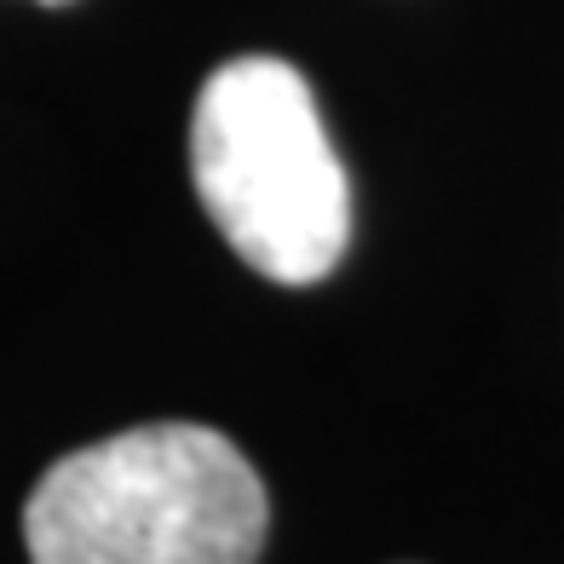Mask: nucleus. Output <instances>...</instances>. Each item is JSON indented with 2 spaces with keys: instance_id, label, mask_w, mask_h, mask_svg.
I'll use <instances>...</instances> for the list:
<instances>
[{
  "instance_id": "obj_1",
  "label": "nucleus",
  "mask_w": 564,
  "mask_h": 564,
  "mask_svg": "<svg viewBox=\"0 0 564 564\" xmlns=\"http://www.w3.org/2000/svg\"><path fill=\"white\" fill-rule=\"evenodd\" d=\"M265 484L214 426L150 421L58 455L23 501L30 564H260Z\"/></svg>"
},
{
  "instance_id": "obj_2",
  "label": "nucleus",
  "mask_w": 564,
  "mask_h": 564,
  "mask_svg": "<svg viewBox=\"0 0 564 564\" xmlns=\"http://www.w3.org/2000/svg\"><path fill=\"white\" fill-rule=\"evenodd\" d=\"M191 173L219 237L260 276L305 289L340 265L351 185L294 64L230 58L202 82Z\"/></svg>"
},
{
  "instance_id": "obj_3",
  "label": "nucleus",
  "mask_w": 564,
  "mask_h": 564,
  "mask_svg": "<svg viewBox=\"0 0 564 564\" xmlns=\"http://www.w3.org/2000/svg\"><path fill=\"white\" fill-rule=\"evenodd\" d=\"M41 7H69V0H41Z\"/></svg>"
}]
</instances>
